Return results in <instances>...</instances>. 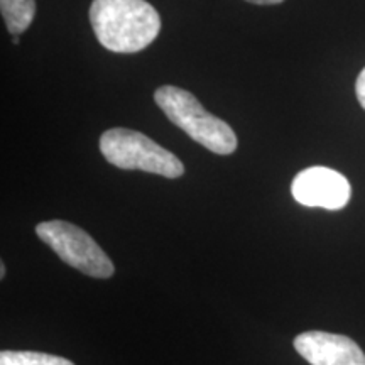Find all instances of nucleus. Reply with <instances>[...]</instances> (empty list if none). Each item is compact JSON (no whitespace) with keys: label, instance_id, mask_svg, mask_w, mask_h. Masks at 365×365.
<instances>
[{"label":"nucleus","instance_id":"obj_1","mask_svg":"<svg viewBox=\"0 0 365 365\" xmlns=\"http://www.w3.org/2000/svg\"><path fill=\"white\" fill-rule=\"evenodd\" d=\"M90 22L98 43L112 53H139L161 31L159 12L145 0H93Z\"/></svg>","mask_w":365,"mask_h":365},{"label":"nucleus","instance_id":"obj_2","mask_svg":"<svg viewBox=\"0 0 365 365\" xmlns=\"http://www.w3.org/2000/svg\"><path fill=\"white\" fill-rule=\"evenodd\" d=\"M154 100L173 124L212 153L227 156L239 145L234 129L225 120L210 113L190 91L163 85L154 91Z\"/></svg>","mask_w":365,"mask_h":365},{"label":"nucleus","instance_id":"obj_3","mask_svg":"<svg viewBox=\"0 0 365 365\" xmlns=\"http://www.w3.org/2000/svg\"><path fill=\"white\" fill-rule=\"evenodd\" d=\"M100 153L120 170H139L170 180L185 175V166L180 159L143 132L122 127L105 130L100 137Z\"/></svg>","mask_w":365,"mask_h":365},{"label":"nucleus","instance_id":"obj_4","mask_svg":"<svg viewBox=\"0 0 365 365\" xmlns=\"http://www.w3.org/2000/svg\"><path fill=\"white\" fill-rule=\"evenodd\" d=\"M36 234L58 254L61 261L86 276L107 279L115 272L112 261L97 242L70 222H43L36 227Z\"/></svg>","mask_w":365,"mask_h":365},{"label":"nucleus","instance_id":"obj_5","mask_svg":"<svg viewBox=\"0 0 365 365\" xmlns=\"http://www.w3.org/2000/svg\"><path fill=\"white\" fill-rule=\"evenodd\" d=\"M294 200L304 207L341 210L346 207L352 188L339 171L325 166H313L296 175L291 185Z\"/></svg>","mask_w":365,"mask_h":365},{"label":"nucleus","instance_id":"obj_6","mask_svg":"<svg viewBox=\"0 0 365 365\" xmlns=\"http://www.w3.org/2000/svg\"><path fill=\"white\" fill-rule=\"evenodd\" d=\"M294 349L312 365H365V354L352 339L327 331H304Z\"/></svg>","mask_w":365,"mask_h":365},{"label":"nucleus","instance_id":"obj_7","mask_svg":"<svg viewBox=\"0 0 365 365\" xmlns=\"http://www.w3.org/2000/svg\"><path fill=\"white\" fill-rule=\"evenodd\" d=\"M0 12H2L9 33L21 36L33 24L36 0H0Z\"/></svg>","mask_w":365,"mask_h":365},{"label":"nucleus","instance_id":"obj_8","mask_svg":"<svg viewBox=\"0 0 365 365\" xmlns=\"http://www.w3.org/2000/svg\"><path fill=\"white\" fill-rule=\"evenodd\" d=\"M0 365H75V364L65 357H59V355L4 350V352H0Z\"/></svg>","mask_w":365,"mask_h":365},{"label":"nucleus","instance_id":"obj_9","mask_svg":"<svg viewBox=\"0 0 365 365\" xmlns=\"http://www.w3.org/2000/svg\"><path fill=\"white\" fill-rule=\"evenodd\" d=\"M355 93H357L359 103L362 105L365 110V68L359 73L357 81H355Z\"/></svg>","mask_w":365,"mask_h":365},{"label":"nucleus","instance_id":"obj_10","mask_svg":"<svg viewBox=\"0 0 365 365\" xmlns=\"http://www.w3.org/2000/svg\"><path fill=\"white\" fill-rule=\"evenodd\" d=\"M245 2L257 4V6H276V4H282L284 0H245Z\"/></svg>","mask_w":365,"mask_h":365},{"label":"nucleus","instance_id":"obj_11","mask_svg":"<svg viewBox=\"0 0 365 365\" xmlns=\"http://www.w3.org/2000/svg\"><path fill=\"white\" fill-rule=\"evenodd\" d=\"M4 276H6V266L2 264V267H0V277H4Z\"/></svg>","mask_w":365,"mask_h":365},{"label":"nucleus","instance_id":"obj_12","mask_svg":"<svg viewBox=\"0 0 365 365\" xmlns=\"http://www.w3.org/2000/svg\"><path fill=\"white\" fill-rule=\"evenodd\" d=\"M12 44H19V36H14V39H12Z\"/></svg>","mask_w":365,"mask_h":365}]
</instances>
